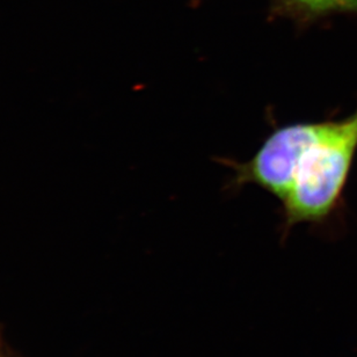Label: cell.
Returning <instances> with one entry per match:
<instances>
[{
  "label": "cell",
  "mask_w": 357,
  "mask_h": 357,
  "mask_svg": "<svg viewBox=\"0 0 357 357\" xmlns=\"http://www.w3.org/2000/svg\"><path fill=\"white\" fill-rule=\"evenodd\" d=\"M357 152V110L340 121L319 122L299 155L282 201L283 236L297 224L321 225L337 210Z\"/></svg>",
  "instance_id": "obj_1"
},
{
  "label": "cell",
  "mask_w": 357,
  "mask_h": 357,
  "mask_svg": "<svg viewBox=\"0 0 357 357\" xmlns=\"http://www.w3.org/2000/svg\"><path fill=\"white\" fill-rule=\"evenodd\" d=\"M271 13L298 24H309L332 14H357V0H271Z\"/></svg>",
  "instance_id": "obj_2"
}]
</instances>
